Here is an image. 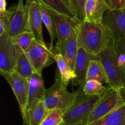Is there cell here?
Segmentation results:
<instances>
[{
	"label": "cell",
	"mask_w": 125,
	"mask_h": 125,
	"mask_svg": "<svg viewBox=\"0 0 125 125\" xmlns=\"http://www.w3.org/2000/svg\"><path fill=\"white\" fill-rule=\"evenodd\" d=\"M78 47L97 56L106 49L112 39V34L103 23L81 21L76 29Z\"/></svg>",
	"instance_id": "1"
},
{
	"label": "cell",
	"mask_w": 125,
	"mask_h": 125,
	"mask_svg": "<svg viewBox=\"0 0 125 125\" xmlns=\"http://www.w3.org/2000/svg\"><path fill=\"white\" fill-rule=\"evenodd\" d=\"M78 93H70L63 84L61 75L56 71L54 84L50 88L45 89L43 102L48 110L59 109L65 113L74 104L78 97Z\"/></svg>",
	"instance_id": "2"
},
{
	"label": "cell",
	"mask_w": 125,
	"mask_h": 125,
	"mask_svg": "<svg viewBox=\"0 0 125 125\" xmlns=\"http://www.w3.org/2000/svg\"><path fill=\"white\" fill-rule=\"evenodd\" d=\"M75 102L63 115L65 125H87L89 118L101 96H87L78 91Z\"/></svg>",
	"instance_id": "3"
},
{
	"label": "cell",
	"mask_w": 125,
	"mask_h": 125,
	"mask_svg": "<svg viewBox=\"0 0 125 125\" xmlns=\"http://www.w3.org/2000/svg\"><path fill=\"white\" fill-rule=\"evenodd\" d=\"M98 58L106 71L108 84L110 87L120 89L125 100V72L118 64L111 42L106 49L98 55Z\"/></svg>",
	"instance_id": "4"
},
{
	"label": "cell",
	"mask_w": 125,
	"mask_h": 125,
	"mask_svg": "<svg viewBox=\"0 0 125 125\" xmlns=\"http://www.w3.org/2000/svg\"><path fill=\"white\" fill-rule=\"evenodd\" d=\"M32 1L18 0V4L7 10L4 17L6 23V32L11 37L15 36L24 31H30L28 21V9Z\"/></svg>",
	"instance_id": "5"
},
{
	"label": "cell",
	"mask_w": 125,
	"mask_h": 125,
	"mask_svg": "<svg viewBox=\"0 0 125 125\" xmlns=\"http://www.w3.org/2000/svg\"><path fill=\"white\" fill-rule=\"evenodd\" d=\"M125 103V99L120 89L114 87H109L105 93L101 96L98 102L93 110L88 124L92 123L103 117Z\"/></svg>",
	"instance_id": "6"
},
{
	"label": "cell",
	"mask_w": 125,
	"mask_h": 125,
	"mask_svg": "<svg viewBox=\"0 0 125 125\" xmlns=\"http://www.w3.org/2000/svg\"><path fill=\"white\" fill-rule=\"evenodd\" d=\"M25 53L34 72L38 74L42 75L43 69L55 61L53 51H51L47 46L42 45L35 38Z\"/></svg>",
	"instance_id": "7"
},
{
	"label": "cell",
	"mask_w": 125,
	"mask_h": 125,
	"mask_svg": "<svg viewBox=\"0 0 125 125\" xmlns=\"http://www.w3.org/2000/svg\"><path fill=\"white\" fill-rule=\"evenodd\" d=\"M1 75L4 77L12 88L18 103L23 118L25 113L28 99L29 79L21 76L16 71Z\"/></svg>",
	"instance_id": "8"
},
{
	"label": "cell",
	"mask_w": 125,
	"mask_h": 125,
	"mask_svg": "<svg viewBox=\"0 0 125 125\" xmlns=\"http://www.w3.org/2000/svg\"><path fill=\"white\" fill-rule=\"evenodd\" d=\"M17 60L16 46L12 37L7 33L0 36V72L1 74L15 71Z\"/></svg>",
	"instance_id": "9"
},
{
	"label": "cell",
	"mask_w": 125,
	"mask_h": 125,
	"mask_svg": "<svg viewBox=\"0 0 125 125\" xmlns=\"http://www.w3.org/2000/svg\"><path fill=\"white\" fill-rule=\"evenodd\" d=\"M54 22L55 30L57 42L54 49H58L72 34L74 29H77L81 21L51 11Z\"/></svg>",
	"instance_id": "10"
},
{
	"label": "cell",
	"mask_w": 125,
	"mask_h": 125,
	"mask_svg": "<svg viewBox=\"0 0 125 125\" xmlns=\"http://www.w3.org/2000/svg\"><path fill=\"white\" fill-rule=\"evenodd\" d=\"M44 82L42 75L34 73L29 78V89L25 113L23 117V123H25L29 113L40 101L43 100L45 91Z\"/></svg>",
	"instance_id": "11"
},
{
	"label": "cell",
	"mask_w": 125,
	"mask_h": 125,
	"mask_svg": "<svg viewBox=\"0 0 125 125\" xmlns=\"http://www.w3.org/2000/svg\"><path fill=\"white\" fill-rule=\"evenodd\" d=\"M103 23L112 33V39L122 40L125 36V7L107 11Z\"/></svg>",
	"instance_id": "12"
},
{
	"label": "cell",
	"mask_w": 125,
	"mask_h": 125,
	"mask_svg": "<svg viewBox=\"0 0 125 125\" xmlns=\"http://www.w3.org/2000/svg\"><path fill=\"white\" fill-rule=\"evenodd\" d=\"M98 60L97 56L92 55L82 47H79L74 66V73L76 76L78 84L80 86L79 89H83L87 80V74L89 66L92 61Z\"/></svg>",
	"instance_id": "13"
},
{
	"label": "cell",
	"mask_w": 125,
	"mask_h": 125,
	"mask_svg": "<svg viewBox=\"0 0 125 125\" xmlns=\"http://www.w3.org/2000/svg\"><path fill=\"white\" fill-rule=\"evenodd\" d=\"M78 49L77 32L76 29H74L69 38L58 49L53 48L52 51L54 53H60L70 67L74 71Z\"/></svg>",
	"instance_id": "14"
},
{
	"label": "cell",
	"mask_w": 125,
	"mask_h": 125,
	"mask_svg": "<svg viewBox=\"0 0 125 125\" xmlns=\"http://www.w3.org/2000/svg\"><path fill=\"white\" fill-rule=\"evenodd\" d=\"M28 21L30 31L34 34L35 39L42 45L46 46L43 36L42 18L39 2L33 0L28 9Z\"/></svg>",
	"instance_id": "15"
},
{
	"label": "cell",
	"mask_w": 125,
	"mask_h": 125,
	"mask_svg": "<svg viewBox=\"0 0 125 125\" xmlns=\"http://www.w3.org/2000/svg\"><path fill=\"white\" fill-rule=\"evenodd\" d=\"M111 9L106 0H87L85 7V19L90 22L101 23L104 19V14Z\"/></svg>",
	"instance_id": "16"
},
{
	"label": "cell",
	"mask_w": 125,
	"mask_h": 125,
	"mask_svg": "<svg viewBox=\"0 0 125 125\" xmlns=\"http://www.w3.org/2000/svg\"><path fill=\"white\" fill-rule=\"evenodd\" d=\"M17 60L15 71L23 77L29 79L32 75L35 73L34 70L26 54L25 51L20 47L16 45Z\"/></svg>",
	"instance_id": "17"
},
{
	"label": "cell",
	"mask_w": 125,
	"mask_h": 125,
	"mask_svg": "<svg viewBox=\"0 0 125 125\" xmlns=\"http://www.w3.org/2000/svg\"><path fill=\"white\" fill-rule=\"evenodd\" d=\"M87 125H125V103L112 112Z\"/></svg>",
	"instance_id": "18"
},
{
	"label": "cell",
	"mask_w": 125,
	"mask_h": 125,
	"mask_svg": "<svg viewBox=\"0 0 125 125\" xmlns=\"http://www.w3.org/2000/svg\"><path fill=\"white\" fill-rule=\"evenodd\" d=\"M45 5L51 11H55L61 14L68 16L70 18L78 21H82L79 19L74 11L72 9L69 5L65 0H35Z\"/></svg>",
	"instance_id": "19"
},
{
	"label": "cell",
	"mask_w": 125,
	"mask_h": 125,
	"mask_svg": "<svg viewBox=\"0 0 125 125\" xmlns=\"http://www.w3.org/2000/svg\"><path fill=\"white\" fill-rule=\"evenodd\" d=\"M54 58L57 64V69L61 75L62 83L65 86L67 87L70 80H73L76 78L74 71L70 67L60 53H54Z\"/></svg>",
	"instance_id": "20"
},
{
	"label": "cell",
	"mask_w": 125,
	"mask_h": 125,
	"mask_svg": "<svg viewBox=\"0 0 125 125\" xmlns=\"http://www.w3.org/2000/svg\"><path fill=\"white\" fill-rule=\"evenodd\" d=\"M40 6V11H41L42 18L43 23L45 25L46 28L50 36V44L49 46V49L52 51L54 48V42L56 38V30H55L54 22L53 17L52 15L51 11L48 9L45 5L39 2Z\"/></svg>",
	"instance_id": "21"
},
{
	"label": "cell",
	"mask_w": 125,
	"mask_h": 125,
	"mask_svg": "<svg viewBox=\"0 0 125 125\" xmlns=\"http://www.w3.org/2000/svg\"><path fill=\"white\" fill-rule=\"evenodd\" d=\"M95 80L103 84L109 83L103 65L99 60H93L90 62L87 74V80Z\"/></svg>",
	"instance_id": "22"
},
{
	"label": "cell",
	"mask_w": 125,
	"mask_h": 125,
	"mask_svg": "<svg viewBox=\"0 0 125 125\" xmlns=\"http://www.w3.org/2000/svg\"><path fill=\"white\" fill-rule=\"evenodd\" d=\"M50 110L45 107L43 100L39 102L29 113L24 125H40Z\"/></svg>",
	"instance_id": "23"
},
{
	"label": "cell",
	"mask_w": 125,
	"mask_h": 125,
	"mask_svg": "<svg viewBox=\"0 0 125 125\" xmlns=\"http://www.w3.org/2000/svg\"><path fill=\"white\" fill-rule=\"evenodd\" d=\"M107 88L103 84L95 80H87L82 89L83 93L87 96H101L105 93Z\"/></svg>",
	"instance_id": "24"
},
{
	"label": "cell",
	"mask_w": 125,
	"mask_h": 125,
	"mask_svg": "<svg viewBox=\"0 0 125 125\" xmlns=\"http://www.w3.org/2000/svg\"><path fill=\"white\" fill-rule=\"evenodd\" d=\"M35 38V36L32 33L31 31H24L15 36L12 37V40L15 45L20 47L25 51Z\"/></svg>",
	"instance_id": "25"
},
{
	"label": "cell",
	"mask_w": 125,
	"mask_h": 125,
	"mask_svg": "<svg viewBox=\"0 0 125 125\" xmlns=\"http://www.w3.org/2000/svg\"><path fill=\"white\" fill-rule=\"evenodd\" d=\"M64 112L59 109L50 110L40 125H65Z\"/></svg>",
	"instance_id": "26"
},
{
	"label": "cell",
	"mask_w": 125,
	"mask_h": 125,
	"mask_svg": "<svg viewBox=\"0 0 125 125\" xmlns=\"http://www.w3.org/2000/svg\"><path fill=\"white\" fill-rule=\"evenodd\" d=\"M87 1V0H68L69 6L81 20L85 19V7Z\"/></svg>",
	"instance_id": "27"
},
{
	"label": "cell",
	"mask_w": 125,
	"mask_h": 125,
	"mask_svg": "<svg viewBox=\"0 0 125 125\" xmlns=\"http://www.w3.org/2000/svg\"><path fill=\"white\" fill-rule=\"evenodd\" d=\"M112 42L114 46H115L117 49L120 50L125 54V36L122 40H115L112 39Z\"/></svg>",
	"instance_id": "28"
},
{
	"label": "cell",
	"mask_w": 125,
	"mask_h": 125,
	"mask_svg": "<svg viewBox=\"0 0 125 125\" xmlns=\"http://www.w3.org/2000/svg\"><path fill=\"white\" fill-rule=\"evenodd\" d=\"M109 5L111 9H117L122 8V0H106Z\"/></svg>",
	"instance_id": "29"
},
{
	"label": "cell",
	"mask_w": 125,
	"mask_h": 125,
	"mask_svg": "<svg viewBox=\"0 0 125 125\" xmlns=\"http://www.w3.org/2000/svg\"><path fill=\"white\" fill-rule=\"evenodd\" d=\"M6 0H0V18H4L7 14Z\"/></svg>",
	"instance_id": "30"
},
{
	"label": "cell",
	"mask_w": 125,
	"mask_h": 125,
	"mask_svg": "<svg viewBox=\"0 0 125 125\" xmlns=\"http://www.w3.org/2000/svg\"><path fill=\"white\" fill-rule=\"evenodd\" d=\"M6 23L4 18H0V36L6 32Z\"/></svg>",
	"instance_id": "31"
},
{
	"label": "cell",
	"mask_w": 125,
	"mask_h": 125,
	"mask_svg": "<svg viewBox=\"0 0 125 125\" xmlns=\"http://www.w3.org/2000/svg\"><path fill=\"white\" fill-rule=\"evenodd\" d=\"M125 7V0H122V8Z\"/></svg>",
	"instance_id": "32"
},
{
	"label": "cell",
	"mask_w": 125,
	"mask_h": 125,
	"mask_svg": "<svg viewBox=\"0 0 125 125\" xmlns=\"http://www.w3.org/2000/svg\"><path fill=\"white\" fill-rule=\"evenodd\" d=\"M65 1H66V2H67V3H68V0H65Z\"/></svg>",
	"instance_id": "33"
},
{
	"label": "cell",
	"mask_w": 125,
	"mask_h": 125,
	"mask_svg": "<svg viewBox=\"0 0 125 125\" xmlns=\"http://www.w3.org/2000/svg\"><path fill=\"white\" fill-rule=\"evenodd\" d=\"M26 1H28V0H26Z\"/></svg>",
	"instance_id": "34"
}]
</instances>
